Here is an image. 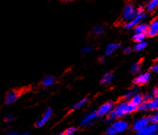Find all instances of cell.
I'll use <instances>...</instances> for the list:
<instances>
[{
	"instance_id": "obj_1",
	"label": "cell",
	"mask_w": 158,
	"mask_h": 135,
	"mask_svg": "<svg viewBox=\"0 0 158 135\" xmlns=\"http://www.w3.org/2000/svg\"><path fill=\"white\" fill-rule=\"evenodd\" d=\"M137 109H138V107L131 104L130 102H122L118 104L115 108H114V109L108 114L106 122L110 123V122L115 121L117 119L132 113Z\"/></svg>"
},
{
	"instance_id": "obj_2",
	"label": "cell",
	"mask_w": 158,
	"mask_h": 135,
	"mask_svg": "<svg viewBox=\"0 0 158 135\" xmlns=\"http://www.w3.org/2000/svg\"><path fill=\"white\" fill-rule=\"evenodd\" d=\"M128 124L124 120H115L106 130V135H117L128 129Z\"/></svg>"
},
{
	"instance_id": "obj_3",
	"label": "cell",
	"mask_w": 158,
	"mask_h": 135,
	"mask_svg": "<svg viewBox=\"0 0 158 135\" xmlns=\"http://www.w3.org/2000/svg\"><path fill=\"white\" fill-rule=\"evenodd\" d=\"M140 111H148V110H158V99H152L150 100L144 101L141 105L138 107Z\"/></svg>"
},
{
	"instance_id": "obj_4",
	"label": "cell",
	"mask_w": 158,
	"mask_h": 135,
	"mask_svg": "<svg viewBox=\"0 0 158 135\" xmlns=\"http://www.w3.org/2000/svg\"><path fill=\"white\" fill-rule=\"evenodd\" d=\"M99 117L96 111H92V112H89L85 116L84 118L81 120L80 126L81 127H88V126L91 125Z\"/></svg>"
},
{
	"instance_id": "obj_5",
	"label": "cell",
	"mask_w": 158,
	"mask_h": 135,
	"mask_svg": "<svg viewBox=\"0 0 158 135\" xmlns=\"http://www.w3.org/2000/svg\"><path fill=\"white\" fill-rule=\"evenodd\" d=\"M21 95V92L17 89H12L9 91L5 96V102L6 104H13L17 102L19 98Z\"/></svg>"
},
{
	"instance_id": "obj_6",
	"label": "cell",
	"mask_w": 158,
	"mask_h": 135,
	"mask_svg": "<svg viewBox=\"0 0 158 135\" xmlns=\"http://www.w3.org/2000/svg\"><path fill=\"white\" fill-rule=\"evenodd\" d=\"M158 130V124H152L145 128L135 132V135H153Z\"/></svg>"
},
{
	"instance_id": "obj_7",
	"label": "cell",
	"mask_w": 158,
	"mask_h": 135,
	"mask_svg": "<svg viewBox=\"0 0 158 135\" xmlns=\"http://www.w3.org/2000/svg\"><path fill=\"white\" fill-rule=\"evenodd\" d=\"M137 11L135 10V7L131 4H128L126 6L124 9L123 11V17L127 20H130L131 21L132 19L135 18V17L136 16Z\"/></svg>"
},
{
	"instance_id": "obj_8",
	"label": "cell",
	"mask_w": 158,
	"mask_h": 135,
	"mask_svg": "<svg viewBox=\"0 0 158 135\" xmlns=\"http://www.w3.org/2000/svg\"><path fill=\"white\" fill-rule=\"evenodd\" d=\"M113 109H114V104L110 102H108L101 105L98 110H96V112L99 117H102V116L108 115Z\"/></svg>"
},
{
	"instance_id": "obj_9",
	"label": "cell",
	"mask_w": 158,
	"mask_h": 135,
	"mask_svg": "<svg viewBox=\"0 0 158 135\" xmlns=\"http://www.w3.org/2000/svg\"><path fill=\"white\" fill-rule=\"evenodd\" d=\"M52 114V108H46V112H45V113L43 114V116H42V117H41V118L39 119L37 122H36V124H35L36 127H43V126L45 125L46 123H47L48 120L50 119Z\"/></svg>"
},
{
	"instance_id": "obj_10",
	"label": "cell",
	"mask_w": 158,
	"mask_h": 135,
	"mask_svg": "<svg viewBox=\"0 0 158 135\" xmlns=\"http://www.w3.org/2000/svg\"><path fill=\"white\" fill-rule=\"evenodd\" d=\"M150 78H151L150 73H143L135 77L134 80V84L136 85H144L150 81Z\"/></svg>"
},
{
	"instance_id": "obj_11",
	"label": "cell",
	"mask_w": 158,
	"mask_h": 135,
	"mask_svg": "<svg viewBox=\"0 0 158 135\" xmlns=\"http://www.w3.org/2000/svg\"><path fill=\"white\" fill-rule=\"evenodd\" d=\"M149 124H150V122H149L148 119L146 118V117L139 119V120H137L133 124L132 129L133 130H135V131L136 132L138 131V130H142V129L145 128L146 127H147Z\"/></svg>"
},
{
	"instance_id": "obj_12",
	"label": "cell",
	"mask_w": 158,
	"mask_h": 135,
	"mask_svg": "<svg viewBox=\"0 0 158 135\" xmlns=\"http://www.w3.org/2000/svg\"><path fill=\"white\" fill-rule=\"evenodd\" d=\"M146 36L150 37H155L158 35V20H153V21L150 23V26H149L148 31L146 33Z\"/></svg>"
},
{
	"instance_id": "obj_13",
	"label": "cell",
	"mask_w": 158,
	"mask_h": 135,
	"mask_svg": "<svg viewBox=\"0 0 158 135\" xmlns=\"http://www.w3.org/2000/svg\"><path fill=\"white\" fill-rule=\"evenodd\" d=\"M146 14L145 13H142V14H137L136 16L135 17L134 19L131 20V21L128 22V23H125V27H128V28H131V27H135V26H136L137 24L140 23V21L142 20H143L144 18H146Z\"/></svg>"
},
{
	"instance_id": "obj_14",
	"label": "cell",
	"mask_w": 158,
	"mask_h": 135,
	"mask_svg": "<svg viewBox=\"0 0 158 135\" xmlns=\"http://www.w3.org/2000/svg\"><path fill=\"white\" fill-rule=\"evenodd\" d=\"M144 102V99H143V95H140V94H135L134 96L130 99V102L131 104H133L135 106L139 107V105H141L143 104V102Z\"/></svg>"
},
{
	"instance_id": "obj_15",
	"label": "cell",
	"mask_w": 158,
	"mask_h": 135,
	"mask_svg": "<svg viewBox=\"0 0 158 135\" xmlns=\"http://www.w3.org/2000/svg\"><path fill=\"white\" fill-rule=\"evenodd\" d=\"M120 45H118V44H110V45L106 46V49H105V54H106V55H112V54H114L116 52L117 49H118Z\"/></svg>"
},
{
	"instance_id": "obj_16",
	"label": "cell",
	"mask_w": 158,
	"mask_h": 135,
	"mask_svg": "<svg viewBox=\"0 0 158 135\" xmlns=\"http://www.w3.org/2000/svg\"><path fill=\"white\" fill-rule=\"evenodd\" d=\"M113 79H114V73L112 72H106L101 79V84H107L112 81Z\"/></svg>"
},
{
	"instance_id": "obj_17",
	"label": "cell",
	"mask_w": 158,
	"mask_h": 135,
	"mask_svg": "<svg viewBox=\"0 0 158 135\" xmlns=\"http://www.w3.org/2000/svg\"><path fill=\"white\" fill-rule=\"evenodd\" d=\"M54 81H55V78H54L53 76L49 75L42 79V84L43 85L44 87H49V86L53 84Z\"/></svg>"
},
{
	"instance_id": "obj_18",
	"label": "cell",
	"mask_w": 158,
	"mask_h": 135,
	"mask_svg": "<svg viewBox=\"0 0 158 135\" xmlns=\"http://www.w3.org/2000/svg\"><path fill=\"white\" fill-rule=\"evenodd\" d=\"M88 102H89V98H84V99H81V100L78 101L77 102H76V103L73 105L72 108H71V111H75V110L81 108V107L85 105V104H87Z\"/></svg>"
},
{
	"instance_id": "obj_19",
	"label": "cell",
	"mask_w": 158,
	"mask_h": 135,
	"mask_svg": "<svg viewBox=\"0 0 158 135\" xmlns=\"http://www.w3.org/2000/svg\"><path fill=\"white\" fill-rule=\"evenodd\" d=\"M149 26L146 23H139L136 26H135V33H146L148 31Z\"/></svg>"
},
{
	"instance_id": "obj_20",
	"label": "cell",
	"mask_w": 158,
	"mask_h": 135,
	"mask_svg": "<svg viewBox=\"0 0 158 135\" xmlns=\"http://www.w3.org/2000/svg\"><path fill=\"white\" fill-rule=\"evenodd\" d=\"M146 8L150 13L155 11L158 8V0H150L146 5Z\"/></svg>"
},
{
	"instance_id": "obj_21",
	"label": "cell",
	"mask_w": 158,
	"mask_h": 135,
	"mask_svg": "<svg viewBox=\"0 0 158 135\" xmlns=\"http://www.w3.org/2000/svg\"><path fill=\"white\" fill-rule=\"evenodd\" d=\"M146 37V35L145 33H135L133 36V41L137 43L139 42H144V39Z\"/></svg>"
},
{
	"instance_id": "obj_22",
	"label": "cell",
	"mask_w": 158,
	"mask_h": 135,
	"mask_svg": "<svg viewBox=\"0 0 158 135\" xmlns=\"http://www.w3.org/2000/svg\"><path fill=\"white\" fill-rule=\"evenodd\" d=\"M140 70H141V65L139 63H135L132 64L131 67V72L133 74H137L139 73Z\"/></svg>"
},
{
	"instance_id": "obj_23",
	"label": "cell",
	"mask_w": 158,
	"mask_h": 135,
	"mask_svg": "<svg viewBox=\"0 0 158 135\" xmlns=\"http://www.w3.org/2000/svg\"><path fill=\"white\" fill-rule=\"evenodd\" d=\"M148 119L149 122L151 123V124H157L158 123V112H156V114L151 116H148L146 117Z\"/></svg>"
},
{
	"instance_id": "obj_24",
	"label": "cell",
	"mask_w": 158,
	"mask_h": 135,
	"mask_svg": "<svg viewBox=\"0 0 158 135\" xmlns=\"http://www.w3.org/2000/svg\"><path fill=\"white\" fill-rule=\"evenodd\" d=\"M136 94V88H131L125 94V99H131Z\"/></svg>"
},
{
	"instance_id": "obj_25",
	"label": "cell",
	"mask_w": 158,
	"mask_h": 135,
	"mask_svg": "<svg viewBox=\"0 0 158 135\" xmlns=\"http://www.w3.org/2000/svg\"><path fill=\"white\" fill-rule=\"evenodd\" d=\"M146 45H147L146 42H139V43H137L136 45H135V49L136 51H142L146 48Z\"/></svg>"
},
{
	"instance_id": "obj_26",
	"label": "cell",
	"mask_w": 158,
	"mask_h": 135,
	"mask_svg": "<svg viewBox=\"0 0 158 135\" xmlns=\"http://www.w3.org/2000/svg\"><path fill=\"white\" fill-rule=\"evenodd\" d=\"M77 130L76 127H69L68 129H67V130H65V131L64 132V134L65 135H74L76 133H77Z\"/></svg>"
},
{
	"instance_id": "obj_27",
	"label": "cell",
	"mask_w": 158,
	"mask_h": 135,
	"mask_svg": "<svg viewBox=\"0 0 158 135\" xmlns=\"http://www.w3.org/2000/svg\"><path fill=\"white\" fill-rule=\"evenodd\" d=\"M93 33L94 35H100L103 33V27H101V26H97L94 28L93 30Z\"/></svg>"
},
{
	"instance_id": "obj_28",
	"label": "cell",
	"mask_w": 158,
	"mask_h": 135,
	"mask_svg": "<svg viewBox=\"0 0 158 135\" xmlns=\"http://www.w3.org/2000/svg\"><path fill=\"white\" fill-rule=\"evenodd\" d=\"M91 51H92V48L89 46L85 47V48H83L82 49H81V52H82L84 55H87V54L90 53Z\"/></svg>"
},
{
	"instance_id": "obj_29",
	"label": "cell",
	"mask_w": 158,
	"mask_h": 135,
	"mask_svg": "<svg viewBox=\"0 0 158 135\" xmlns=\"http://www.w3.org/2000/svg\"><path fill=\"white\" fill-rule=\"evenodd\" d=\"M150 71L153 72V73H158V62L153 64L151 67H150Z\"/></svg>"
},
{
	"instance_id": "obj_30",
	"label": "cell",
	"mask_w": 158,
	"mask_h": 135,
	"mask_svg": "<svg viewBox=\"0 0 158 135\" xmlns=\"http://www.w3.org/2000/svg\"><path fill=\"white\" fill-rule=\"evenodd\" d=\"M150 94H151L152 96L153 97V99L156 98V97L158 96V88H154Z\"/></svg>"
},
{
	"instance_id": "obj_31",
	"label": "cell",
	"mask_w": 158,
	"mask_h": 135,
	"mask_svg": "<svg viewBox=\"0 0 158 135\" xmlns=\"http://www.w3.org/2000/svg\"><path fill=\"white\" fill-rule=\"evenodd\" d=\"M14 120V117L11 115L6 116V117H5V119H4L5 122H6V123H10V122H12Z\"/></svg>"
},
{
	"instance_id": "obj_32",
	"label": "cell",
	"mask_w": 158,
	"mask_h": 135,
	"mask_svg": "<svg viewBox=\"0 0 158 135\" xmlns=\"http://www.w3.org/2000/svg\"><path fill=\"white\" fill-rule=\"evenodd\" d=\"M6 135H28V133H17V132H11V133H8Z\"/></svg>"
},
{
	"instance_id": "obj_33",
	"label": "cell",
	"mask_w": 158,
	"mask_h": 135,
	"mask_svg": "<svg viewBox=\"0 0 158 135\" xmlns=\"http://www.w3.org/2000/svg\"><path fill=\"white\" fill-rule=\"evenodd\" d=\"M123 52H124L125 54H129L131 52V49L130 48H128V47H126V48L123 49Z\"/></svg>"
},
{
	"instance_id": "obj_34",
	"label": "cell",
	"mask_w": 158,
	"mask_h": 135,
	"mask_svg": "<svg viewBox=\"0 0 158 135\" xmlns=\"http://www.w3.org/2000/svg\"><path fill=\"white\" fill-rule=\"evenodd\" d=\"M136 11H137V14H142V13H144V8H143V7H139Z\"/></svg>"
},
{
	"instance_id": "obj_35",
	"label": "cell",
	"mask_w": 158,
	"mask_h": 135,
	"mask_svg": "<svg viewBox=\"0 0 158 135\" xmlns=\"http://www.w3.org/2000/svg\"><path fill=\"white\" fill-rule=\"evenodd\" d=\"M61 2H72L74 0H60Z\"/></svg>"
},
{
	"instance_id": "obj_36",
	"label": "cell",
	"mask_w": 158,
	"mask_h": 135,
	"mask_svg": "<svg viewBox=\"0 0 158 135\" xmlns=\"http://www.w3.org/2000/svg\"><path fill=\"white\" fill-rule=\"evenodd\" d=\"M104 57H101V58L100 59H99V61H100V62L101 63H103V62H104Z\"/></svg>"
},
{
	"instance_id": "obj_37",
	"label": "cell",
	"mask_w": 158,
	"mask_h": 135,
	"mask_svg": "<svg viewBox=\"0 0 158 135\" xmlns=\"http://www.w3.org/2000/svg\"><path fill=\"white\" fill-rule=\"evenodd\" d=\"M59 135H64V133H60Z\"/></svg>"
},
{
	"instance_id": "obj_38",
	"label": "cell",
	"mask_w": 158,
	"mask_h": 135,
	"mask_svg": "<svg viewBox=\"0 0 158 135\" xmlns=\"http://www.w3.org/2000/svg\"><path fill=\"white\" fill-rule=\"evenodd\" d=\"M153 135H158V133H154V134Z\"/></svg>"
},
{
	"instance_id": "obj_39",
	"label": "cell",
	"mask_w": 158,
	"mask_h": 135,
	"mask_svg": "<svg viewBox=\"0 0 158 135\" xmlns=\"http://www.w3.org/2000/svg\"><path fill=\"white\" fill-rule=\"evenodd\" d=\"M156 99H158V96H157V97H156Z\"/></svg>"
}]
</instances>
